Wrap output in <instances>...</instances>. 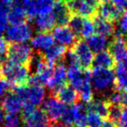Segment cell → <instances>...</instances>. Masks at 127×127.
<instances>
[{
  "instance_id": "6da1fadb",
  "label": "cell",
  "mask_w": 127,
  "mask_h": 127,
  "mask_svg": "<svg viewBox=\"0 0 127 127\" xmlns=\"http://www.w3.org/2000/svg\"><path fill=\"white\" fill-rule=\"evenodd\" d=\"M115 74L113 70L104 68L92 69L91 84L93 90L98 95L103 96V98H107L114 89Z\"/></svg>"
},
{
  "instance_id": "7a4b0ae2",
  "label": "cell",
  "mask_w": 127,
  "mask_h": 127,
  "mask_svg": "<svg viewBox=\"0 0 127 127\" xmlns=\"http://www.w3.org/2000/svg\"><path fill=\"white\" fill-rule=\"evenodd\" d=\"M32 76V68L18 64L4 61L1 78L8 82L12 87L26 85Z\"/></svg>"
},
{
  "instance_id": "3957f363",
  "label": "cell",
  "mask_w": 127,
  "mask_h": 127,
  "mask_svg": "<svg viewBox=\"0 0 127 127\" xmlns=\"http://www.w3.org/2000/svg\"><path fill=\"white\" fill-rule=\"evenodd\" d=\"M33 50L25 43H9L5 60L13 64L29 66L32 68Z\"/></svg>"
},
{
  "instance_id": "277c9868",
  "label": "cell",
  "mask_w": 127,
  "mask_h": 127,
  "mask_svg": "<svg viewBox=\"0 0 127 127\" xmlns=\"http://www.w3.org/2000/svg\"><path fill=\"white\" fill-rule=\"evenodd\" d=\"M21 120L27 126L46 125L49 119L45 111L40 106H34L30 104H24L21 110Z\"/></svg>"
},
{
  "instance_id": "5b68a950",
  "label": "cell",
  "mask_w": 127,
  "mask_h": 127,
  "mask_svg": "<svg viewBox=\"0 0 127 127\" xmlns=\"http://www.w3.org/2000/svg\"><path fill=\"white\" fill-rule=\"evenodd\" d=\"M71 14L92 18L97 14L99 3L97 0H66Z\"/></svg>"
},
{
  "instance_id": "8992f818",
  "label": "cell",
  "mask_w": 127,
  "mask_h": 127,
  "mask_svg": "<svg viewBox=\"0 0 127 127\" xmlns=\"http://www.w3.org/2000/svg\"><path fill=\"white\" fill-rule=\"evenodd\" d=\"M70 49L76 55L79 66L83 70H92L93 52L84 38H78Z\"/></svg>"
},
{
  "instance_id": "52a82bcc",
  "label": "cell",
  "mask_w": 127,
  "mask_h": 127,
  "mask_svg": "<svg viewBox=\"0 0 127 127\" xmlns=\"http://www.w3.org/2000/svg\"><path fill=\"white\" fill-rule=\"evenodd\" d=\"M43 110L45 111L50 122H58L69 110L68 105L60 102L52 96H48L43 102Z\"/></svg>"
},
{
  "instance_id": "ba28073f",
  "label": "cell",
  "mask_w": 127,
  "mask_h": 127,
  "mask_svg": "<svg viewBox=\"0 0 127 127\" xmlns=\"http://www.w3.org/2000/svg\"><path fill=\"white\" fill-rule=\"evenodd\" d=\"M69 84L64 62H59L53 67L52 76L45 86L49 89V95L52 96L62 86Z\"/></svg>"
},
{
  "instance_id": "9c48e42d",
  "label": "cell",
  "mask_w": 127,
  "mask_h": 127,
  "mask_svg": "<svg viewBox=\"0 0 127 127\" xmlns=\"http://www.w3.org/2000/svg\"><path fill=\"white\" fill-rule=\"evenodd\" d=\"M5 31V39L9 43H25L32 37V34L29 22L18 25H10Z\"/></svg>"
},
{
  "instance_id": "30bf717a",
  "label": "cell",
  "mask_w": 127,
  "mask_h": 127,
  "mask_svg": "<svg viewBox=\"0 0 127 127\" xmlns=\"http://www.w3.org/2000/svg\"><path fill=\"white\" fill-rule=\"evenodd\" d=\"M107 51L113 57L117 63H123L127 58V45L124 35L116 32L107 46Z\"/></svg>"
},
{
  "instance_id": "8fae6325",
  "label": "cell",
  "mask_w": 127,
  "mask_h": 127,
  "mask_svg": "<svg viewBox=\"0 0 127 127\" xmlns=\"http://www.w3.org/2000/svg\"><path fill=\"white\" fill-rule=\"evenodd\" d=\"M51 33L55 41H57L59 44L65 46L68 49H70L76 43V41L80 38L73 33V32L69 28L68 25H64V26L57 25L53 28Z\"/></svg>"
},
{
  "instance_id": "7c38bea8",
  "label": "cell",
  "mask_w": 127,
  "mask_h": 127,
  "mask_svg": "<svg viewBox=\"0 0 127 127\" xmlns=\"http://www.w3.org/2000/svg\"><path fill=\"white\" fill-rule=\"evenodd\" d=\"M52 12L56 21V25H68L72 14L68 7L66 0H54L52 4Z\"/></svg>"
},
{
  "instance_id": "4fadbf2b",
  "label": "cell",
  "mask_w": 127,
  "mask_h": 127,
  "mask_svg": "<svg viewBox=\"0 0 127 127\" xmlns=\"http://www.w3.org/2000/svg\"><path fill=\"white\" fill-rule=\"evenodd\" d=\"M0 104L6 114H18L21 111L24 103L11 89L0 101Z\"/></svg>"
},
{
  "instance_id": "5bb4252c",
  "label": "cell",
  "mask_w": 127,
  "mask_h": 127,
  "mask_svg": "<svg viewBox=\"0 0 127 127\" xmlns=\"http://www.w3.org/2000/svg\"><path fill=\"white\" fill-rule=\"evenodd\" d=\"M52 97H56L58 100L65 104L66 105H73L74 104L80 102L78 92L69 84L58 89L54 95H52Z\"/></svg>"
},
{
  "instance_id": "9a60e30c",
  "label": "cell",
  "mask_w": 127,
  "mask_h": 127,
  "mask_svg": "<svg viewBox=\"0 0 127 127\" xmlns=\"http://www.w3.org/2000/svg\"><path fill=\"white\" fill-rule=\"evenodd\" d=\"M97 15L111 23L118 24L122 13L114 6V4L108 0L105 2L99 3L97 7Z\"/></svg>"
},
{
  "instance_id": "2e32d148",
  "label": "cell",
  "mask_w": 127,
  "mask_h": 127,
  "mask_svg": "<svg viewBox=\"0 0 127 127\" xmlns=\"http://www.w3.org/2000/svg\"><path fill=\"white\" fill-rule=\"evenodd\" d=\"M117 62L107 50H104L96 53L92 60V69L94 68H104V69L114 70L117 65Z\"/></svg>"
},
{
  "instance_id": "e0dca14e",
  "label": "cell",
  "mask_w": 127,
  "mask_h": 127,
  "mask_svg": "<svg viewBox=\"0 0 127 127\" xmlns=\"http://www.w3.org/2000/svg\"><path fill=\"white\" fill-rule=\"evenodd\" d=\"M92 19L93 21L96 33L104 36L105 37H113L115 35V33H116V24L107 21L97 14L94 16Z\"/></svg>"
},
{
  "instance_id": "ac0fdd59",
  "label": "cell",
  "mask_w": 127,
  "mask_h": 127,
  "mask_svg": "<svg viewBox=\"0 0 127 127\" xmlns=\"http://www.w3.org/2000/svg\"><path fill=\"white\" fill-rule=\"evenodd\" d=\"M68 48L62 44H53L46 51H43L45 59L50 64L55 65L56 64L59 62H64L66 53H67Z\"/></svg>"
},
{
  "instance_id": "d6986e66",
  "label": "cell",
  "mask_w": 127,
  "mask_h": 127,
  "mask_svg": "<svg viewBox=\"0 0 127 127\" xmlns=\"http://www.w3.org/2000/svg\"><path fill=\"white\" fill-rule=\"evenodd\" d=\"M56 25L53 12L42 13L35 18V26L40 32H51Z\"/></svg>"
},
{
  "instance_id": "ffe728a7",
  "label": "cell",
  "mask_w": 127,
  "mask_h": 127,
  "mask_svg": "<svg viewBox=\"0 0 127 127\" xmlns=\"http://www.w3.org/2000/svg\"><path fill=\"white\" fill-rule=\"evenodd\" d=\"M54 44V39L51 32H38L32 39V45L35 50L44 51Z\"/></svg>"
},
{
  "instance_id": "44dd1931",
  "label": "cell",
  "mask_w": 127,
  "mask_h": 127,
  "mask_svg": "<svg viewBox=\"0 0 127 127\" xmlns=\"http://www.w3.org/2000/svg\"><path fill=\"white\" fill-rule=\"evenodd\" d=\"M71 111L72 113L74 125L76 127H87V113L88 108L87 105L83 103H77L71 105Z\"/></svg>"
},
{
  "instance_id": "7402d4cb",
  "label": "cell",
  "mask_w": 127,
  "mask_h": 127,
  "mask_svg": "<svg viewBox=\"0 0 127 127\" xmlns=\"http://www.w3.org/2000/svg\"><path fill=\"white\" fill-rule=\"evenodd\" d=\"M89 111L97 113L103 120H107L109 118V108L110 103L105 98L93 99L91 103L87 104Z\"/></svg>"
},
{
  "instance_id": "603a6c76",
  "label": "cell",
  "mask_w": 127,
  "mask_h": 127,
  "mask_svg": "<svg viewBox=\"0 0 127 127\" xmlns=\"http://www.w3.org/2000/svg\"><path fill=\"white\" fill-rule=\"evenodd\" d=\"M114 89L118 92L127 91V68L124 63H118L115 67Z\"/></svg>"
},
{
  "instance_id": "cb8c5ba5",
  "label": "cell",
  "mask_w": 127,
  "mask_h": 127,
  "mask_svg": "<svg viewBox=\"0 0 127 127\" xmlns=\"http://www.w3.org/2000/svg\"><path fill=\"white\" fill-rule=\"evenodd\" d=\"M25 22L29 21L23 7L20 5V3L18 1L8 12V23L11 25H18Z\"/></svg>"
},
{
  "instance_id": "d4e9b609",
  "label": "cell",
  "mask_w": 127,
  "mask_h": 127,
  "mask_svg": "<svg viewBox=\"0 0 127 127\" xmlns=\"http://www.w3.org/2000/svg\"><path fill=\"white\" fill-rule=\"evenodd\" d=\"M85 40L93 53H97L101 51H104L107 45V37L97 33L93 34Z\"/></svg>"
},
{
  "instance_id": "484cf974",
  "label": "cell",
  "mask_w": 127,
  "mask_h": 127,
  "mask_svg": "<svg viewBox=\"0 0 127 127\" xmlns=\"http://www.w3.org/2000/svg\"><path fill=\"white\" fill-rule=\"evenodd\" d=\"M37 0H23L22 2V7L25 11L28 21L35 19L37 17Z\"/></svg>"
},
{
  "instance_id": "4316f807",
  "label": "cell",
  "mask_w": 127,
  "mask_h": 127,
  "mask_svg": "<svg viewBox=\"0 0 127 127\" xmlns=\"http://www.w3.org/2000/svg\"><path fill=\"white\" fill-rule=\"evenodd\" d=\"M83 22L84 18L78 15H71L70 21L68 23V26L73 32V33L78 37H81L82 28H83ZM82 38V37H81Z\"/></svg>"
},
{
  "instance_id": "83f0119b",
  "label": "cell",
  "mask_w": 127,
  "mask_h": 127,
  "mask_svg": "<svg viewBox=\"0 0 127 127\" xmlns=\"http://www.w3.org/2000/svg\"><path fill=\"white\" fill-rule=\"evenodd\" d=\"M95 33H96L95 27H94V24H93L92 19V18H84L81 37L84 39H86V38H88L89 37H91V36H92Z\"/></svg>"
},
{
  "instance_id": "f1b7e54d",
  "label": "cell",
  "mask_w": 127,
  "mask_h": 127,
  "mask_svg": "<svg viewBox=\"0 0 127 127\" xmlns=\"http://www.w3.org/2000/svg\"><path fill=\"white\" fill-rule=\"evenodd\" d=\"M122 110H123V106L120 104H110L109 108V118L108 119L112 121L117 125L120 118L122 113Z\"/></svg>"
},
{
  "instance_id": "f546056e",
  "label": "cell",
  "mask_w": 127,
  "mask_h": 127,
  "mask_svg": "<svg viewBox=\"0 0 127 127\" xmlns=\"http://www.w3.org/2000/svg\"><path fill=\"white\" fill-rule=\"evenodd\" d=\"M104 120L97 114L92 111L87 113V127H100Z\"/></svg>"
},
{
  "instance_id": "4dcf8cb0",
  "label": "cell",
  "mask_w": 127,
  "mask_h": 127,
  "mask_svg": "<svg viewBox=\"0 0 127 127\" xmlns=\"http://www.w3.org/2000/svg\"><path fill=\"white\" fill-rule=\"evenodd\" d=\"M54 0H37V15L52 11V4Z\"/></svg>"
},
{
  "instance_id": "1f68e13d",
  "label": "cell",
  "mask_w": 127,
  "mask_h": 127,
  "mask_svg": "<svg viewBox=\"0 0 127 127\" xmlns=\"http://www.w3.org/2000/svg\"><path fill=\"white\" fill-rule=\"evenodd\" d=\"M8 12H9V10L0 1V34L4 32L7 28Z\"/></svg>"
},
{
  "instance_id": "d6a6232c",
  "label": "cell",
  "mask_w": 127,
  "mask_h": 127,
  "mask_svg": "<svg viewBox=\"0 0 127 127\" xmlns=\"http://www.w3.org/2000/svg\"><path fill=\"white\" fill-rule=\"evenodd\" d=\"M4 127H20V118L17 114H6Z\"/></svg>"
},
{
  "instance_id": "836d02e7",
  "label": "cell",
  "mask_w": 127,
  "mask_h": 127,
  "mask_svg": "<svg viewBox=\"0 0 127 127\" xmlns=\"http://www.w3.org/2000/svg\"><path fill=\"white\" fill-rule=\"evenodd\" d=\"M11 89H12V86L6 80H4V78H0V101L2 100L5 94L9 92Z\"/></svg>"
},
{
  "instance_id": "e575fe53",
  "label": "cell",
  "mask_w": 127,
  "mask_h": 127,
  "mask_svg": "<svg viewBox=\"0 0 127 127\" xmlns=\"http://www.w3.org/2000/svg\"><path fill=\"white\" fill-rule=\"evenodd\" d=\"M110 1L122 14L127 11V0H110Z\"/></svg>"
},
{
  "instance_id": "d590c367",
  "label": "cell",
  "mask_w": 127,
  "mask_h": 127,
  "mask_svg": "<svg viewBox=\"0 0 127 127\" xmlns=\"http://www.w3.org/2000/svg\"><path fill=\"white\" fill-rule=\"evenodd\" d=\"M117 125L118 127H127V107H123L121 116Z\"/></svg>"
},
{
  "instance_id": "8d00e7d4",
  "label": "cell",
  "mask_w": 127,
  "mask_h": 127,
  "mask_svg": "<svg viewBox=\"0 0 127 127\" xmlns=\"http://www.w3.org/2000/svg\"><path fill=\"white\" fill-rule=\"evenodd\" d=\"M119 104L123 107H127V91H124L120 93Z\"/></svg>"
},
{
  "instance_id": "74e56055",
  "label": "cell",
  "mask_w": 127,
  "mask_h": 127,
  "mask_svg": "<svg viewBox=\"0 0 127 127\" xmlns=\"http://www.w3.org/2000/svg\"><path fill=\"white\" fill-rule=\"evenodd\" d=\"M5 115H6V113L4 112V111L3 110L2 106H1V104H0V127H4Z\"/></svg>"
},
{
  "instance_id": "f35d334b",
  "label": "cell",
  "mask_w": 127,
  "mask_h": 127,
  "mask_svg": "<svg viewBox=\"0 0 127 127\" xmlns=\"http://www.w3.org/2000/svg\"><path fill=\"white\" fill-rule=\"evenodd\" d=\"M100 127H118V125H117L115 123H113L112 121L107 119V120H104V121L103 122L102 125H101Z\"/></svg>"
},
{
  "instance_id": "ab89813d",
  "label": "cell",
  "mask_w": 127,
  "mask_h": 127,
  "mask_svg": "<svg viewBox=\"0 0 127 127\" xmlns=\"http://www.w3.org/2000/svg\"><path fill=\"white\" fill-rule=\"evenodd\" d=\"M47 127H64V126L60 123H58V122H50V123H48Z\"/></svg>"
},
{
  "instance_id": "60d3db41",
  "label": "cell",
  "mask_w": 127,
  "mask_h": 127,
  "mask_svg": "<svg viewBox=\"0 0 127 127\" xmlns=\"http://www.w3.org/2000/svg\"><path fill=\"white\" fill-rule=\"evenodd\" d=\"M5 61V60H4V58H0V78H1V74H2V69H3V64H4V62Z\"/></svg>"
},
{
  "instance_id": "b9f144b4",
  "label": "cell",
  "mask_w": 127,
  "mask_h": 127,
  "mask_svg": "<svg viewBox=\"0 0 127 127\" xmlns=\"http://www.w3.org/2000/svg\"><path fill=\"white\" fill-rule=\"evenodd\" d=\"M124 38H125V41L126 43V45H127V32L125 34H124Z\"/></svg>"
},
{
  "instance_id": "7bdbcfd3",
  "label": "cell",
  "mask_w": 127,
  "mask_h": 127,
  "mask_svg": "<svg viewBox=\"0 0 127 127\" xmlns=\"http://www.w3.org/2000/svg\"><path fill=\"white\" fill-rule=\"evenodd\" d=\"M98 3H102V2H105V1H108V0H97Z\"/></svg>"
},
{
  "instance_id": "ee69618b",
  "label": "cell",
  "mask_w": 127,
  "mask_h": 127,
  "mask_svg": "<svg viewBox=\"0 0 127 127\" xmlns=\"http://www.w3.org/2000/svg\"><path fill=\"white\" fill-rule=\"evenodd\" d=\"M124 64H125V65L126 66V68H127V58H126V59L125 60V63Z\"/></svg>"
},
{
  "instance_id": "f6af8a7d",
  "label": "cell",
  "mask_w": 127,
  "mask_h": 127,
  "mask_svg": "<svg viewBox=\"0 0 127 127\" xmlns=\"http://www.w3.org/2000/svg\"><path fill=\"white\" fill-rule=\"evenodd\" d=\"M0 37H1V34H0Z\"/></svg>"
},
{
  "instance_id": "bcb514c9",
  "label": "cell",
  "mask_w": 127,
  "mask_h": 127,
  "mask_svg": "<svg viewBox=\"0 0 127 127\" xmlns=\"http://www.w3.org/2000/svg\"><path fill=\"white\" fill-rule=\"evenodd\" d=\"M74 127H76V126H74Z\"/></svg>"
}]
</instances>
